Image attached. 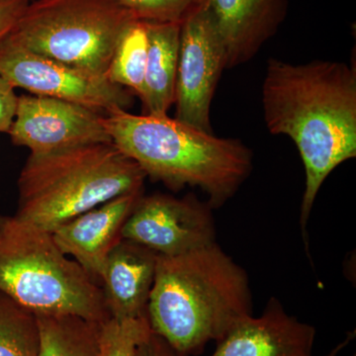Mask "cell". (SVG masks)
Segmentation results:
<instances>
[{
	"label": "cell",
	"mask_w": 356,
	"mask_h": 356,
	"mask_svg": "<svg viewBox=\"0 0 356 356\" xmlns=\"http://www.w3.org/2000/svg\"><path fill=\"white\" fill-rule=\"evenodd\" d=\"M264 121L273 135H286L305 168L300 225L307 224L321 187L332 170L356 156V74L343 62L267 63L262 86Z\"/></svg>",
	"instance_id": "6da1fadb"
},
{
	"label": "cell",
	"mask_w": 356,
	"mask_h": 356,
	"mask_svg": "<svg viewBox=\"0 0 356 356\" xmlns=\"http://www.w3.org/2000/svg\"><path fill=\"white\" fill-rule=\"evenodd\" d=\"M252 315L250 278L217 243L175 257L159 255L147 304L152 331L197 355Z\"/></svg>",
	"instance_id": "7a4b0ae2"
},
{
	"label": "cell",
	"mask_w": 356,
	"mask_h": 356,
	"mask_svg": "<svg viewBox=\"0 0 356 356\" xmlns=\"http://www.w3.org/2000/svg\"><path fill=\"white\" fill-rule=\"evenodd\" d=\"M112 143L147 177L179 191L199 187L213 210L225 205L252 170V152L236 139L216 137L168 115L117 109L104 116Z\"/></svg>",
	"instance_id": "3957f363"
},
{
	"label": "cell",
	"mask_w": 356,
	"mask_h": 356,
	"mask_svg": "<svg viewBox=\"0 0 356 356\" xmlns=\"http://www.w3.org/2000/svg\"><path fill=\"white\" fill-rule=\"evenodd\" d=\"M146 178L113 143L31 153L18 178L14 216L53 233L111 199L143 191Z\"/></svg>",
	"instance_id": "277c9868"
},
{
	"label": "cell",
	"mask_w": 356,
	"mask_h": 356,
	"mask_svg": "<svg viewBox=\"0 0 356 356\" xmlns=\"http://www.w3.org/2000/svg\"><path fill=\"white\" fill-rule=\"evenodd\" d=\"M0 291L37 316L110 318L102 286L63 254L51 233L0 214Z\"/></svg>",
	"instance_id": "5b68a950"
},
{
	"label": "cell",
	"mask_w": 356,
	"mask_h": 356,
	"mask_svg": "<svg viewBox=\"0 0 356 356\" xmlns=\"http://www.w3.org/2000/svg\"><path fill=\"white\" fill-rule=\"evenodd\" d=\"M136 19L116 0H34L8 37L33 53L107 76L121 35Z\"/></svg>",
	"instance_id": "8992f818"
},
{
	"label": "cell",
	"mask_w": 356,
	"mask_h": 356,
	"mask_svg": "<svg viewBox=\"0 0 356 356\" xmlns=\"http://www.w3.org/2000/svg\"><path fill=\"white\" fill-rule=\"evenodd\" d=\"M0 76L14 88L57 98L108 114L127 110L132 96L107 76L92 74L44 57L15 43L8 35L0 42Z\"/></svg>",
	"instance_id": "52a82bcc"
},
{
	"label": "cell",
	"mask_w": 356,
	"mask_h": 356,
	"mask_svg": "<svg viewBox=\"0 0 356 356\" xmlns=\"http://www.w3.org/2000/svg\"><path fill=\"white\" fill-rule=\"evenodd\" d=\"M224 70L226 53L221 37L207 9L197 2L180 24L177 120L213 133L211 104Z\"/></svg>",
	"instance_id": "ba28073f"
},
{
	"label": "cell",
	"mask_w": 356,
	"mask_h": 356,
	"mask_svg": "<svg viewBox=\"0 0 356 356\" xmlns=\"http://www.w3.org/2000/svg\"><path fill=\"white\" fill-rule=\"evenodd\" d=\"M209 204L193 194L182 198L156 193L140 196L122 229V238L163 257H175L216 242Z\"/></svg>",
	"instance_id": "9c48e42d"
},
{
	"label": "cell",
	"mask_w": 356,
	"mask_h": 356,
	"mask_svg": "<svg viewBox=\"0 0 356 356\" xmlns=\"http://www.w3.org/2000/svg\"><path fill=\"white\" fill-rule=\"evenodd\" d=\"M8 134L14 145L33 154L112 143L104 115L76 103L33 95L18 96Z\"/></svg>",
	"instance_id": "30bf717a"
},
{
	"label": "cell",
	"mask_w": 356,
	"mask_h": 356,
	"mask_svg": "<svg viewBox=\"0 0 356 356\" xmlns=\"http://www.w3.org/2000/svg\"><path fill=\"white\" fill-rule=\"evenodd\" d=\"M315 327L285 311L271 297L259 317L236 323L211 356H313Z\"/></svg>",
	"instance_id": "8fae6325"
},
{
	"label": "cell",
	"mask_w": 356,
	"mask_h": 356,
	"mask_svg": "<svg viewBox=\"0 0 356 356\" xmlns=\"http://www.w3.org/2000/svg\"><path fill=\"white\" fill-rule=\"evenodd\" d=\"M143 191L119 196L65 222L51 233L56 245L100 284L107 257Z\"/></svg>",
	"instance_id": "7c38bea8"
},
{
	"label": "cell",
	"mask_w": 356,
	"mask_h": 356,
	"mask_svg": "<svg viewBox=\"0 0 356 356\" xmlns=\"http://www.w3.org/2000/svg\"><path fill=\"white\" fill-rule=\"evenodd\" d=\"M214 21L226 53L227 70L245 64L275 35L288 0H198Z\"/></svg>",
	"instance_id": "4fadbf2b"
},
{
	"label": "cell",
	"mask_w": 356,
	"mask_h": 356,
	"mask_svg": "<svg viewBox=\"0 0 356 356\" xmlns=\"http://www.w3.org/2000/svg\"><path fill=\"white\" fill-rule=\"evenodd\" d=\"M159 254L145 245L122 238L107 257L102 278L110 318L123 320L147 316Z\"/></svg>",
	"instance_id": "5bb4252c"
},
{
	"label": "cell",
	"mask_w": 356,
	"mask_h": 356,
	"mask_svg": "<svg viewBox=\"0 0 356 356\" xmlns=\"http://www.w3.org/2000/svg\"><path fill=\"white\" fill-rule=\"evenodd\" d=\"M180 24L181 22H147L149 48L140 97L144 114L168 115L175 104Z\"/></svg>",
	"instance_id": "9a60e30c"
},
{
	"label": "cell",
	"mask_w": 356,
	"mask_h": 356,
	"mask_svg": "<svg viewBox=\"0 0 356 356\" xmlns=\"http://www.w3.org/2000/svg\"><path fill=\"white\" fill-rule=\"evenodd\" d=\"M38 317V356H99L102 323L74 315Z\"/></svg>",
	"instance_id": "2e32d148"
},
{
	"label": "cell",
	"mask_w": 356,
	"mask_h": 356,
	"mask_svg": "<svg viewBox=\"0 0 356 356\" xmlns=\"http://www.w3.org/2000/svg\"><path fill=\"white\" fill-rule=\"evenodd\" d=\"M149 37L146 21L134 20L121 35L110 62L107 77L140 97L146 72Z\"/></svg>",
	"instance_id": "e0dca14e"
},
{
	"label": "cell",
	"mask_w": 356,
	"mask_h": 356,
	"mask_svg": "<svg viewBox=\"0 0 356 356\" xmlns=\"http://www.w3.org/2000/svg\"><path fill=\"white\" fill-rule=\"evenodd\" d=\"M36 314L0 291V356H38Z\"/></svg>",
	"instance_id": "ac0fdd59"
},
{
	"label": "cell",
	"mask_w": 356,
	"mask_h": 356,
	"mask_svg": "<svg viewBox=\"0 0 356 356\" xmlns=\"http://www.w3.org/2000/svg\"><path fill=\"white\" fill-rule=\"evenodd\" d=\"M147 316L142 318H110L100 324L99 356H136L138 346L151 331Z\"/></svg>",
	"instance_id": "d6986e66"
},
{
	"label": "cell",
	"mask_w": 356,
	"mask_h": 356,
	"mask_svg": "<svg viewBox=\"0 0 356 356\" xmlns=\"http://www.w3.org/2000/svg\"><path fill=\"white\" fill-rule=\"evenodd\" d=\"M147 22H181L198 0H116Z\"/></svg>",
	"instance_id": "ffe728a7"
},
{
	"label": "cell",
	"mask_w": 356,
	"mask_h": 356,
	"mask_svg": "<svg viewBox=\"0 0 356 356\" xmlns=\"http://www.w3.org/2000/svg\"><path fill=\"white\" fill-rule=\"evenodd\" d=\"M13 86L0 76V133L8 134L15 118L18 96Z\"/></svg>",
	"instance_id": "44dd1931"
},
{
	"label": "cell",
	"mask_w": 356,
	"mask_h": 356,
	"mask_svg": "<svg viewBox=\"0 0 356 356\" xmlns=\"http://www.w3.org/2000/svg\"><path fill=\"white\" fill-rule=\"evenodd\" d=\"M136 356H188L173 348L163 337L149 332L138 346Z\"/></svg>",
	"instance_id": "7402d4cb"
},
{
	"label": "cell",
	"mask_w": 356,
	"mask_h": 356,
	"mask_svg": "<svg viewBox=\"0 0 356 356\" xmlns=\"http://www.w3.org/2000/svg\"><path fill=\"white\" fill-rule=\"evenodd\" d=\"M30 1L31 0H0V42L13 29Z\"/></svg>",
	"instance_id": "603a6c76"
},
{
	"label": "cell",
	"mask_w": 356,
	"mask_h": 356,
	"mask_svg": "<svg viewBox=\"0 0 356 356\" xmlns=\"http://www.w3.org/2000/svg\"><path fill=\"white\" fill-rule=\"evenodd\" d=\"M355 332H348V334H346V339H343V341H341L336 348H332L331 351H330L329 353H327V355L324 356H339V353H341L344 350V348H346V346H348L351 343V341H353V339H355Z\"/></svg>",
	"instance_id": "cb8c5ba5"
}]
</instances>
